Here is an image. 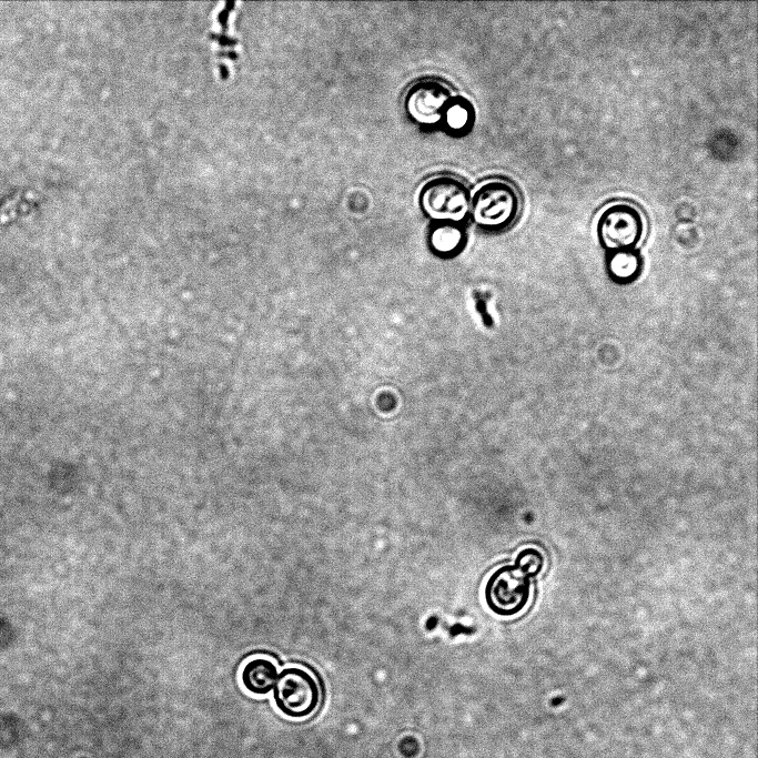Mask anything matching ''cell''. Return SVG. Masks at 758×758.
I'll return each mask as SVG.
<instances>
[{
	"instance_id": "1",
	"label": "cell",
	"mask_w": 758,
	"mask_h": 758,
	"mask_svg": "<svg viewBox=\"0 0 758 758\" xmlns=\"http://www.w3.org/2000/svg\"><path fill=\"white\" fill-rule=\"evenodd\" d=\"M544 567L543 554L534 548L522 549L513 564L497 568L484 587L487 607L501 617L519 614L530 596L532 580Z\"/></svg>"
},
{
	"instance_id": "2",
	"label": "cell",
	"mask_w": 758,
	"mask_h": 758,
	"mask_svg": "<svg viewBox=\"0 0 758 758\" xmlns=\"http://www.w3.org/2000/svg\"><path fill=\"white\" fill-rule=\"evenodd\" d=\"M474 222L481 228L503 231L511 228L521 212L516 188L503 179H492L479 185L471 200Z\"/></svg>"
},
{
	"instance_id": "3",
	"label": "cell",
	"mask_w": 758,
	"mask_h": 758,
	"mask_svg": "<svg viewBox=\"0 0 758 758\" xmlns=\"http://www.w3.org/2000/svg\"><path fill=\"white\" fill-rule=\"evenodd\" d=\"M646 231L643 212L633 203L618 201L606 205L596 222L599 245L607 252L636 250Z\"/></svg>"
},
{
	"instance_id": "4",
	"label": "cell",
	"mask_w": 758,
	"mask_h": 758,
	"mask_svg": "<svg viewBox=\"0 0 758 758\" xmlns=\"http://www.w3.org/2000/svg\"><path fill=\"white\" fill-rule=\"evenodd\" d=\"M468 186L452 175H438L421 188L418 205L429 219L441 222H461L471 208Z\"/></svg>"
},
{
	"instance_id": "5",
	"label": "cell",
	"mask_w": 758,
	"mask_h": 758,
	"mask_svg": "<svg viewBox=\"0 0 758 758\" xmlns=\"http://www.w3.org/2000/svg\"><path fill=\"white\" fill-rule=\"evenodd\" d=\"M276 708L286 717L301 719L312 715L320 704V688L314 677L299 667L284 668L273 687Z\"/></svg>"
},
{
	"instance_id": "6",
	"label": "cell",
	"mask_w": 758,
	"mask_h": 758,
	"mask_svg": "<svg viewBox=\"0 0 758 758\" xmlns=\"http://www.w3.org/2000/svg\"><path fill=\"white\" fill-rule=\"evenodd\" d=\"M453 94L441 81L424 79L407 89L403 105L406 114L421 125L432 127L442 121Z\"/></svg>"
},
{
	"instance_id": "7",
	"label": "cell",
	"mask_w": 758,
	"mask_h": 758,
	"mask_svg": "<svg viewBox=\"0 0 758 758\" xmlns=\"http://www.w3.org/2000/svg\"><path fill=\"white\" fill-rule=\"evenodd\" d=\"M605 270L615 284L629 285L640 277L644 271V257L637 249L607 252Z\"/></svg>"
},
{
	"instance_id": "8",
	"label": "cell",
	"mask_w": 758,
	"mask_h": 758,
	"mask_svg": "<svg viewBox=\"0 0 758 758\" xmlns=\"http://www.w3.org/2000/svg\"><path fill=\"white\" fill-rule=\"evenodd\" d=\"M277 675V668L272 660L257 657L245 663L240 679L250 694L265 696L273 689Z\"/></svg>"
},
{
	"instance_id": "9",
	"label": "cell",
	"mask_w": 758,
	"mask_h": 758,
	"mask_svg": "<svg viewBox=\"0 0 758 758\" xmlns=\"http://www.w3.org/2000/svg\"><path fill=\"white\" fill-rule=\"evenodd\" d=\"M475 119V110L468 99L462 95L452 97L443 119L446 128L455 133L468 131Z\"/></svg>"
},
{
	"instance_id": "10",
	"label": "cell",
	"mask_w": 758,
	"mask_h": 758,
	"mask_svg": "<svg viewBox=\"0 0 758 758\" xmlns=\"http://www.w3.org/2000/svg\"><path fill=\"white\" fill-rule=\"evenodd\" d=\"M464 231L454 222H439L429 232V243L441 253L455 251L463 243Z\"/></svg>"
},
{
	"instance_id": "11",
	"label": "cell",
	"mask_w": 758,
	"mask_h": 758,
	"mask_svg": "<svg viewBox=\"0 0 758 758\" xmlns=\"http://www.w3.org/2000/svg\"><path fill=\"white\" fill-rule=\"evenodd\" d=\"M476 300H477V310H478L479 313L482 314V317L484 319V322H485L487 325H491V324H492V321H491L492 319H491V317L488 316V314L486 313L485 300H484L483 297L478 296V295H476Z\"/></svg>"
}]
</instances>
